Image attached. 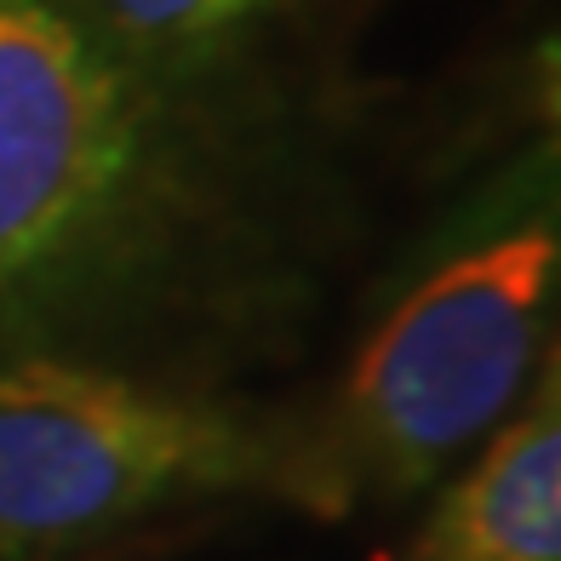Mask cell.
<instances>
[{"label":"cell","mask_w":561,"mask_h":561,"mask_svg":"<svg viewBox=\"0 0 561 561\" xmlns=\"http://www.w3.org/2000/svg\"><path fill=\"white\" fill-rule=\"evenodd\" d=\"M121 46H156V53H195L264 7V0H81Z\"/></svg>","instance_id":"cell-5"},{"label":"cell","mask_w":561,"mask_h":561,"mask_svg":"<svg viewBox=\"0 0 561 561\" xmlns=\"http://www.w3.org/2000/svg\"><path fill=\"white\" fill-rule=\"evenodd\" d=\"M178 207L156 92L75 0H0V316L133 270Z\"/></svg>","instance_id":"cell-1"},{"label":"cell","mask_w":561,"mask_h":561,"mask_svg":"<svg viewBox=\"0 0 561 561\" xmlns=\"http://www.w3.org/2000/svg\"><path fill=\"white\" fill-rule=\"evenodd\" d=\"M561 316V201L499 218L430 264L344 373L321 465L339 499H413L470 458L533 385Z\"/></svg>","instance_id":"cell-3"},{"label":"cell","mask_w":561,"mask_h":561,"mask_svg":"<svg viewBox=\"0 0 561 561\" xmlns=\"http://www.w3.org/2000/svg\"><path fill=\"white\" fill-rule=\"evenodd\" d=\"M413 561H561V333L419 527Z\"/></svg>","instance_id":"cell-4"},{"label":"cell","mask_w":561,"mask_h":561,"mask_svg":"<svg viewBox=\"0 0 561 561\" xmlns=\"http://www.w3.org/2000/svg\"><path fill=\"white\" fill-rule=\"evenodd\" d=\"M229 493L344 510L316 453L224 401L69 355H0V561L81 550Z\"/></svg>","instance_id":"cell-2"}]
</instances>
